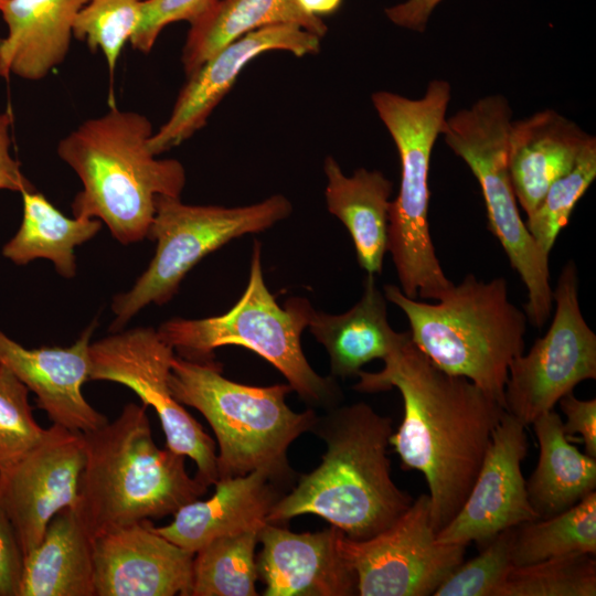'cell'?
<instances>
[{
  "label": "cell",
  "mask_w": 596,
  "mask_h": 596,
  "mask_svg": "<svg viewBox=\"0 0 596 596\" xmlns=\"http://www.w3.org/2000/svg\"><path fill=\"white\" fill-rule=\"evenodd\" d=\"M380 372L360 371L353 389H396L404 414L390 438L404 469L422 472L437 533L465 503L504 408L470 380L436 366L409 337Z\"/></svg>",
  "instance_id": "obj_1"
},
{
  "label": "cell",
  "mask_w": 596,
  "mask_h": 596,
  "mask_svg": "<svg viewBox=\"0 0 596 596\" xmlns=\"http://www.w3.org/2000/svg\"><path fill=\"white\" fill-rule=\"evenodd\" d=\"M326 444L320 465L302 475L267 515L280 524L318 515L352 540H366L392 525L412 504L391 476L387 447L392 419L369 404L337 405L311 429Z\"/></svg>",
  "instance_id": "obj_2"
},
{
  "label": "cell",
  "mask_w": 596,
  "mask_h": 596,
  "mask_svg": "<svg viewBox=\"0 0 596 596\" xmlns=\"http://www.w3.org/2000/svg\"><path fill=\"white\" fill-rule=\"evenodd\" d=\"M82 437L84 466L73 509L92 539L173 515L207 491L188 473L184 455L157 446L142 404L127 403L114 421Z\"/></svg>",
  "instance_id": "obj_3"
},
{
  "label": "cell",
  "mask_w": 596,
  "mask_h": 596,
  "mask_svg": "<svg viewBox=\"0 0 596 596\" xmlns=\"http://www.w3.org/2000/svg\"><path fill=\"white\" fill-rule=\"evenodd\" d=\"M152 134L146 116L111 107L57 145L58 157L83 185L72 202L73 215L104 222L124 245L148 237L157 198L180 196L185 184L180 161L150 152Z\"/></svg>",
  "instance_id": "obj_4"
},
{
  "label": "cell",
  "mask_w": 596,
  "mask_h": 596,
  "mask_svg": "<svg viewBox=\"0 0 596 596\" xmlns=\"http://www.w3.org/2000/svg\"><path fill=\"white\" fill-rule=\"evenodd\" d=\"M383 292L405 313L412 341L436 366L470 380L503 407L509 365L524 351L528 319L509 300L503 277L485 281L468 274L436 304L409 298L395 285Z\"/></svg>",
  "instance_id": "obj_5"
},
{
  "label": "cell",
  "mask_w": 596,
  "mask_h": 596,
  "mask_svg": "<svg viewBox=\"0 0 596 596\" xmlns=\"http://www.w3.org/2000/svg\"><path fill=\"white\" fill-rule=\"evenodd\" d=\"M169 385L174 398L199 411L212 428L219 479L263 470L277 485L292 480L288 448L311 432L318 415L311 407L297 413L286 404L289 384L237 383L222 375L215 360L194 362L175 354Z\"/></svg>",
  "instance_id": "obj_6"
},
{
  "label": "cell",
  "mask_w": 596,
  "mask_h": 596,
  "mask_svg": "<svg viewBox=\"0 0 596 596\" xmlns=\"http://www.w3.org/2000/svg\"><path fill=\"white\" fill-rule=\"evenodd\" d=\"M312 306L306 298H290L280 307L268 290L262 266V245L254 241L247 286L225 313L202 319L173 318L158 329L177 355L194 362L215 359L225 345L246 348L277 369L308 405L332 408L343 394L330 376L319 375L301 348Z\"/></svg>",
  "instance_id": "obj_7"
},
{
  "label": "cell",
  "mask_w": 596,
  "mask_h": 596,
  "mask_svg": "<svg viewBox=\"0 0 596 596\" xmlns=\"http://www.w3.org/2000/svg\"><path fill=\"white\" fill-rule=\"evenodd\" d=\"M372 104L395 142L401 159V184L391 201L387 252L403 294L439 300L454 285L444 274L429 233L428 171L432 151L441 134L451 98L447 81L434 79L418 99L379 91Z\"/></svg>",
  "instance_id": "obj_8"
},
{
  "label": "cell",
  "mask_w": 596,
  "mask_h": 596,
  "mask_svg": "<svg viewBox=\"0 0 596 596\" xmlns=\"http://www.w3.org/2000/svg\"><path fill=\"white\" fill-rule=\"evenodd\" d=\"M511 121L512 109L507 98L489 95L446 118L440 135L477 178L488 228L526 287V318L533 327L542 328L553 305L549 255L536 245L518 209L508 169Z\"/></svg>",
  "instance_id": "obj_9"
},
{
  "label": "cell",
  "mask_w": 596,
  "mask_h": 596,
  "mask_svg": "<svg viewBox=\"0 0 596 596\" xmlns=\"http://www.w3.org/2000/svg\"><path fill=\"white\" fill-rule=\"evenodd\" d=\"M291 211L290 201L281 194L237 207L190 205L180 196L159 195L148 233L157 242L155 256L130 290L114 297L110 333L123 330L148 305L170 301L185 275L206 255L234 238L270 228Z\"/></svg>",
  "instance_id": "obj_10"
},
{
  "label": "cell",
  "mask_w": 596,
  "mask_h": 596,
  "mask_svg": "<svg viewBox=\"0 0 596 596\" xmlns=\"http://www.w3.org/2000/svg\"><path fill=\"white\" fill-rule=\"evenodd\" d=\"M175 352L151 327H138L89 344V381L121 384L157 413L166 446L196 465L206 487L219 480L216 446L202 425L172 395L169 385Z\"/></svg>",
  "instance_id": "obj_11"
},
{
  "label": "cell",
  "mask_w": 596,
  "mask_h": 596,
  "mask_svg": "<svg viewBox=\"0 0 596 596\" xmlns=\"http://www.w3.org/2000/svg\"><path fill=\"white\" fill-rule=\"evenodd\" d=\"M553 301L555 313L546 333L509 365L503 407L525 427L578 383L596 379V334L579 308L573 260L562 268Z\"/></svg>",
  "instance_id": "obj_12"
},
{
  "label": "cell",
  "mask_w": 596,
  "mask_h": 596,
  "mask_svg": "<svg viewBox=\"0 0 596 596\" xmlns=\"http://www.w3.org/2000/svg\"><path fill=\"white\" fill-rule=\"evenodd\" d=\"M338 550L353 570L360 596H429L464 562L467 545L441 543L421 494L387 529L366 540L341 531Z\"/></svg>",
  "instance_id": "obj_13"
},
{
  "label": "cell",
  "mask_w": 596,
  "mask_h": 596,
  "mask_svg": "<svg viewBox=\"0 0 596 596\" xmlns=\"http://www.w3.org/2000/svg\"><path fill=\"white\" fill-rule=\"evenodd\" d=\"M83 466L82 433L52 424L34 447L0 469V508L24 557L41 542L51 519L75 507Z\"/></svg>",
  "instance_id": "obj_14"
},
{
  "label": "cell",
  "mask_w": 596,
  "mask_h": 596,
  "mask_svg": "<svg viewBox=\"0 0 596 596\" xmlns=\"http://www.w3.org/2000/svg\"><path fill=\"white\" fill-rule=\"evenodd\" d=\"M526 453L525 426L504 411L465 503L437 541L476 543L480 550L501 531L538 520L521 470Z\"/></svg>",
  "instance_id": "obj_15"
},
{
  "label": "cell",
  "mask_w": 596,
  "mask_h": 596,
  "mask_svg": "<svg viewBox=\"0 0 596 596\" xmlns=\"http://www.w3.org/2000/svg\"><path fill=\"white\" fill-rule=\"evenodd\" d=\"M320 39L296 24H275L251 31L221 49L188 76L168 120L148 140L150 152L157 157L200 130L252 60L269 51L299 57L315 54Z\"/></svg>",
  "instance_id": "obj_16"
},
{
  "label": "cell",
  "mask_w": 596,
  "mask_h": 596,
  "mask_svg": "<svg viewBox=\"0 0 596 596\" xmlns=\"http://www.w3.org/2000/svg\"><path fill=\"white\" fill-rule=\"evenodd\" d=\"M95 596H190L194 553L153 530L152 520L93 538Z\"/></svg>",
  "instance_id": "obj_17"
},
{
  "label": "cell",
  "mask_w": 596,
  "mask_h": 596,
  "mask_svg": "<svg viewBox=\"0 0 596 596\" xmlns=\"http://www.w3.org/2000/svg\"><path fill=\"white\" fill-rule=\"evenodd\" d=\"M341 530L330 525L317 532L296 533L266 522L258 531L262 549L256 556L264 596H354L358 579L341 556Z\"/></svg>",
  "instance_id": "obj_18"
},
{
  "label": "cell",
  "mask_w": 596,
  "mask_h": 596,
  "mask_svg": "<svg viewBox=\"0 0 596 596\" xmlns=\"http://www.w3.org/2000/svg\"><path fill=\"white\" fill-rule=\"evenodd\" d=\"M95 324L66 348L26 349L0 329V364L35 395L36 406L52 424L78 433L96 429L108 421L82 392L89 381V344Z\"/></svg>",
  "instance_id": "obj_19"
},
{
  "label": "cell",
  "mask_w": 596,
  "mask_h": 596,
  "mask_svg": "<svg viewBox=\"0 0 596 596\" xmlns=\"http://www.w3.org/2000/svg\"><path fill=\"white\" fill-rule=\"evenodd\" d=\"M275 485L263 470L219 479L207 500L198 499L181 507L170 523L153 525V530L192 553L219 538L259 531L283 496Z\"/></svg>",
  "instance_id": "obj_20"
},
{
  "label": "cell",
  "mask_w": 596,
  "mask_h": 596,
  "mask_svg": "<svg viewBox=\"0 0 596 596\" xmlns=\"http://www.w3.org/2000/svg\"><path fill=\"white\" fill-rule=\"evenodd\" d=\"M593 136L553 109L512 120L508 169L517 202L529 215L549 188L575 164Z\"/></svg>",
  "instance_id": "obj_21"
},
{
  "label": "cell",
  "mask_w": 596,
  "mask_h": 596,
  "mask_svg": "<svg viewBox=\"0 0 596 596\" xmlns=\"http://www.w3.org/2000/svg\"><path fill=\"white\" fill-rule=\"evenodd\" d=\"M88 0H9L0 9L8 33L0 38V76L44 78L65 58L74 21Z\"/></svg>",
  "instance_id": "obj_22"
},
{
  "label": "cell",
  "mask_w": 596,
  "mask_h": 596,
  "mask_svg": "<svg viewBox=\"0 0 596 596\" xmlns=\"http://www.w3.org/2000/svg\"><path fill=\"white\" fill-rule=\"evenodd\" d=\"M386 301L374 274H368L360 300L348 311L311 310L307 328L327 350L332 377L356 375L364 364L384 360L409 337V331L396 332L390 326Z\"/></svg>",
  "instance_id": "obj_23"
},
{
  "label": "cell",
  "mask_w": 596,
  "mask_h": 596,
  "mask_svg": "<svg viewBox=\"0 0 596 596\" xmlns=\"http://www.w3.org/2000/svg\"><path fill=\"white\" fill-rule=\"evenodd\" d=\"M323 170L328 211L349 231L361 268L381 274L387 252L392 181L377 170L364 168L348 177L332 157L326 158Z\"/></svg>",
  "instance_id": "obj_24"
},
{
  "label": "cell",
  "mask_w": 596,
  "mask_h": 596,
  "mask_svg": "<svg viewBox=\"0 0 596 596\" xmlns=\"http://www.w3.org/2000/svg\"><path fill=\"white\" fill-rule=\"evenodd\" d=\"M20 596H95L93 539L73 508L51 519L24 557Z\"/></svg>",
  "instance_id": "obj_25"
},
{
  "label": "cell",
  "mask_w": 596,
  "mask_h": 596,
  "mask_svg": "<svg viewBox=\"0 0 596 596\" xmlns=\"http://www.w3.org/2000/svg\"><path fill=\"white\" fill-rule=\"evenodd\" d=\"M562 423L553 409L532 423L540 450L525 486L538 519L564 512L596 489V458L581 453L568 441Z\"/></svg>",
  "instance_id": "obj_26"
},
{
  "label": "cell",
  "mask_w": 596,
  "mask_h": 596,
  "mask_svg": "<svg viewBox=\"0 0 596 596\" xmlns=\"http://www.w3.org/2000/svg\"><path fill=\"white\" fill-rule=\"evenodd\" d=\"M181 61L187 76L221 49L259 28L296 24L322 38L327 26L297 0H217L190 23Z\"/></svg>",
  "instance_id": "obj_27"
},
{
  "label": "cell",
  "mask_w": 596,
  "mask_h": 596,
  "mask_svg": "<svg viewBox=\"0 0 596 596\" xmlns=\"http://www.w3.org/2000/svg\"><path fill=\"white\" fill-rule=\"evenodd\" d=\"M23 214L18 232L3 245L2 255L15 265L36 258L50 259L64 278L76 274L75 247L93 238L102 222L89 217H68L42 193H21Z\"/></svg>",
  "instance_id": "obj_28"
},
{
  "label": "cell",
  "mask_w": 596,
  "mask_h": 596,
  "mask_svg": "<svg viewBox=\"0 0 596 596\" xmlns=\"http://www.w3.org/2000/svg\"><path fill=\"white\" fill-rule=\"evenodd\" d=\"M570 553L596 555V491L560 514L514 526L513 566Z\"/></svg>",
  "instance_id": "obj_29"
},
{
  "label": "cell",
  "mask_w": 596,
  "mask_h": 596,
  "mask_svg": "<svg viewBox=\"0 0 596 596\" xmlns=\"http://www.w3.org/2000/svg\"><path fill=\"white\" fill-rule=\"evenodd\" d=\"M258 531L213 540L194 553L190 596H256Z\"/></svg>",
  "instance_id": "obj_30"
},
{
  "label": "cell",
  "mask_w": 596,
  "mask_h": 596,
  "mask_svg": "<svg viewBox=\"0 0 596 596\" xmlns=\"http://www.w3.org/2000/svg\"><path fill=\"white\" fill-rule=\"evenodd\" d=\"M596 558L570 553L511 566L493 596H595Z\"/></svg>",
  "instance_id": "obj_31"
},
{
  "label": "cell",
  "mask_w": 596,
  "mask_h": 596,
  "mask_svg": "<svg viewBox=\"0 0 596 596\" xmlns=\"http://www.w3.org/2000/svg\"><path fill=\"white\" fill-rule=\"evenodd\" d=\"M596 178V138L593 136L582 149L573 168L547 190L535 210L524 222L540 249L549 255L561 230Z\"/></svg>",
  "instance_id": "obj_32"
},
{
  "label": "cell",
  "mask_w": 596,
  "mask_h": 596,
  "mask_svg": "<svg viewBox=\"0 0 596 596\" xmlns=\"http://www.w3.org/2000/svg\"><path fill=\"white\" fill-rule=\"evenodd\" d=\"M141 1L88 0L75 18L73 36L100 51L110 73L138 25Z\"/></svg>",
  "instance_id": "obj_33"
},
{
  "label": "cell",
  "mask_w": 596,
  "mask_h": 596,
  "mask_svg": "<svg viewBox=\"0 0 596 596\" xmlns=\"http://www.w3.org/2000/svg\"><path fill=\"white\" fill-rule=\"evenodd\" d=\"M44 433L33 416L28 387L0 364V469L20 459Z\"/></svg>",
  "instance_id": "obj_34"
},
{
  "label": "cell",
  "mask_w": 596,
  "mask_h": 596,
  "mask_svg": "<svg viewBox=\"0 0 596 596\" xmlns=\"http://www.w3.org/2000/svg\"><path fill=\"white\" fill-rule=\"evenodd\" d=\"M514 526L498 533L480 553L461 563L434 592V596H493L512 566Z\"/></svg>",
  "instance_id": "obj_35"
},
{
  "label": "cell",
  "mask_w": 596,
  "mask_h": 596,
  "mask_svg": "<svg viewBox=\"0 0 596 596\" xmlns=\"http://www.w3.org/2000/svg\"><path fill=\"white\" fill-rule=\"evenodd\" d=\"M217 0H142L138 25L130 39L132 47L148 53L161 31L178 21L193 22Z\"/></svg>",
  "instance_id": "obj_36"
},
{
  "label": "cell",
  "mask_w": 596,
  "mask_h": 596,
  "mask_svg": "<svg viewBox=\"0 0 596 596\" xmlns=\"http://www.w3.org/2000/svg\"><path fill=\"white\" fill-rule=\"evenodd\" d=\"M24 555L17 533L0 508V596H20Z\"/></svg>",
  "instance_id": "obj_37"
},
{
  "label": "cell",
  "mask_w": 596,
  "mask_h": 596,
  "mask_svg": "<svg viewBox=\"0 0 596 596\" xmlns=\"http://www.w3.org/2000/svg\"><path fill=\"white\" fill-rule=\"evenodd\" d=\"M558 403L566 417L562 423L565 435L579 434L585 454L596 458V398L579 400L568 393Z\"/></svg>",
  "instance_id": "obj_38"
},
{
  "label": "cell",
  "mask_w": 596,
  "mask_h": 596,
  "mask_svg": "<svg viewBox=\"0 0 596 596\" xmlns=\"http://www.w3.org/2000/svg\"><path fill=\"white\" fill-rule=\"evenodd\" d=\"M11 123L12 118L9 113H0V190L22 193L34 190V187L24 177L19 162L10 153Z\"/></svg>",
  "instance_id": "obj_39"
},
{
  "label": "cell",
  "mask_w": 596,
  "mask_h": 596,
  "mask_svg": "<svg viewBox=\"0 0 596 596\" xmlns=\"http://www.w3.org/2000/svg\"><path fill=\"white\" fill-rule=\"evenodd\" d=\"M441 0H406L385 10L396 25L423 32L434 9Z\"/></svg>",
  "instance_id": "obj_40"
},
{
  "label": "cell",
  "mask_w": 596,
  "mask_h": 596,
  "mask_svg": "<svg viewBox=\"0 0 596 596\" xmlns=\"http://www.w3.org/2000/svg\"><path fill=\"white\" fill-rule=\"evenodd\" d=\"M341 1L342 0H297L304 11L315 17L333 13L340 7Z\"/></svg>",
  "instance_id": "obj_41"
},
{
  "label": "cell",
  "mask_w": 596,
  "mask_h": 596,
  "mask_svg": "<svg viewBox=\"0 0 596 596\" xmlns=\"http://www.w3.org/2000/svg\"><path fill=\"white\" fill-rule=\"evenodd\" d=\"M9 0H0V9L3 7V4Z\"/></svg>",
  "instance_id": "obj_42"
}]
</instances>
